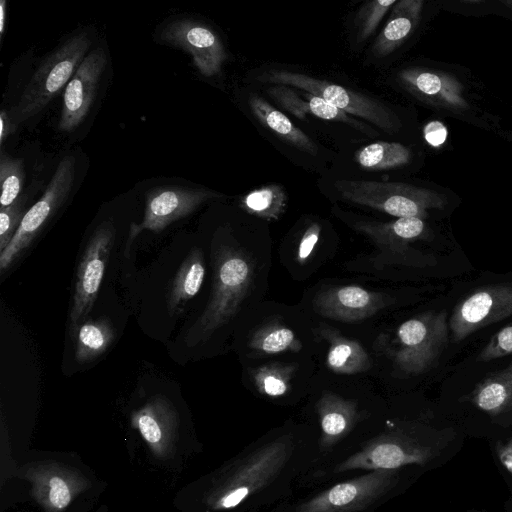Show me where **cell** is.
Returning a JSON list of instances; mask_svg holds the SVG:
<instances>
[{
    "label": "cell",
    "mask_w": 512,
    "mask_h": 512,
    "mask_svg": "<svg viewBox=\"0 0 512 512\" xmlns=\"http://www.w3.org/2000/svg\"><path fill=\"white\" fill-rule=\"evenodd\" d=\"M270 256V248L244 243L232 233L213 248L211 295L189 330L187 341L191 345L206 342L260 300L267 284Z\"/></svg>",
    "instance_id": "1"
},
{
    "label": "cell",
    "mask_w": 512,
    "mask_h": 512,
    "mask_svg": "<svg viewBox=\"0 0 512 512\" xmlns=\"http://www.w3.org/2000/svg\"><path fill=\"white\" fill-rule=\"evenodd\" d=\"M91 40L86 32L78 33L52 52L37 68L17 102L10 110L16 127L41 112L66 87L87 56Z\"/></svg>",
    "instance_id": "2"
},
{
    "label": "cell",
    "mask_w": 512,
    "mask_h": 512,
    "mask_svg": "<svg viewBox=\"0 0 512 512\" xmlns=\"http://www.w3.org/2000/svg\"><path fill=\"white\" fill-rule=\"evenodd\" d=\"M334 187L346 201L397 218L425 219L429 210L443 209L447 204L444 194L407 183L342 179L336 180Z\"/></svg>",
    "instance_id": "3"
},
{
    "label": "cell",
    "mask_w": 512,
    "mask_h": 512,
    "mask_svg": "<svg viewBox=\"0 0 512 512\" xmlns=\"http://www.w3.org/2000/svg\"><path fill=\"white\" fill-rule=\"evenodd\" d=\"M287 441L265 444L242 458L218 481L211 500L214 508L230 509L269 485L284 468L290 455Z\"/></svg>",
    "instance_id": "4"
},
{
    "label": "cell",
    "mask_w": 512,
    "mask_h": 512,
    "mask_svg": "<svg viewBox=\"0 0 512 512\" xmlns=\"http://www.w3.org/2000/svg\"><path fill=\"white\" fill-rule=\"evenodd\" d=\"M260 80L309 92L345 113L363 118L386 132H396L401 127L398 116L383 103L326 80L287 70L267 71Z\"/></svg>",
    "instance_id": "5"
},
{
    "label": "cell",
    "mask_w": 512,
    "mask_h": 512,
    "mask_svg": "<svg viewBox=\"0 0 512 512\" xmlns=\"http://www.w3.org/2000/svg\"><path fill=\"white\" fill-rule=\"evenodd\" d=\"M449 335L447 314L426 312L404 321L396 331V348L390 355L407 375L425 372L444 350Z\"/></svg>",
    "instance_id": "6"
},
{
    "label": "cell",
    "mask_w": 512,
    "mask_h": 512,
    "mask_svg": "<svg viewBox=\"0 0 512 512\" xmlns=\"http://www.w3.org/2000/svg\"><path fill=\"white\" fill-rule=\"evenodd\" d=\"M75 177V159L65 156L57 165L41 198L26 212L18 230L5 250L0 253L3 274L26 251L48 221L68 198Z\"/></svg>",
    "instance_id": "7"
},
{
    "label": "cell",
    "mask_w": 512,
    "mask_h": 512,
    "mask_svg": "<svg viewBox=\"0 0 512 512\" xmlns=\"http://www.w3.org/2000/svg\"><path fill=\"white\" fill-rule=\"evenodd\" d=\"M115 240V227L110 220L101 223L87 242L77 267L72 305L71 330L87 319L97 299Z\"/></svg>",
    "instance_id": "8"
},
{
    "label": "cell",
    "mask_w": 512,
    "mask_h": 512,
    "mask_svg": "<svg viewBox=\"0 0 512 512\" xmlns=\"http://www.w3.org/2000/svg\"><path fill=\"white\" fill-rule=\"evenodd\" d=\"M222 196L221 193L204 188L162 186L150 190L146 195L142 221L130 225L125 256H129L133 241L142 231L160 233L171 223L192 214L205 202Z\"/></svg>",
    "instance_id": "9"
},
{
    "label": "cell",
    "mask_w": 512,
    "mask_h": 512,
    "mask_svg": "<svg viewBox=\"0 0 512 512\" xmlns=\"http://www.w3.org/2000/svg\"><path fill=\"white\" fill-rule=\"evenodd\" d=\"M396 481L395 470H371L317 494L295 512H359L384 496Z\"/></svg>",
    "instance_id": "10"
},
{
    "label": "cell",
    "mask_w": 512,
    "mask_h": 512,
    "mask_svg": "<svg viewBox=\"0 0 512 512\" xmlns=\"http://www.w3.org/2000/svg\"><path fill=\"white\" fill-rule=\"evenodd\" d=\"M512 315V285H489L476 289L458 303L450 317L454 342H460L478 329Z\"/></svg>",
    "instance_id": "11"
},
{
    "label": "cell",
    "mask_w": 512,
    "mask_h": 512,
    "mask_svg": "<svg viewBox=\"0 0 512 512\" xmlns=\"http://www.w3.org/2000/svg\"><path fill=\"white\" fill-rule=\"evenodd\" d=\"M398 78L409 93L425 103L462 117L473 112L465 86L452 74L414 67L401 70Z\"/></svg>",
    "instance_id": "12"
},
{
    "label": "cell",
    "mask_w": 512,
    "mask_h": 512,
    "mask_svg": "<svg viewBox=\"0 0 512 512\" xmlns=\"http://www.w3.org/2000/svg\"><path fill=\"white\" fill-rule=\"evenodd\" d=\"M432 457L433 451L430 447L414 440L395 435H381L338 464L335 472L353 469L396 470L404 465H424Z\"/></svg>",
    "instance_id": "13"
},
{
    "label": "cell",
    "mask_w": 512,
    "mask_h": 512,
    "mask_svg": "<svg viewBox=\"0 0 512 512\" xmlns=\"http://www.w3.org/2000/svg\"><path fill=\"white\" fill-rule=\"evenodd\" d=\"M160 38L189 53L194 66L206 77L218 74L227 58L218 35L207 25L191 19L170 22L162 29Z\"/></svg>",
    "instance_id": "14"
},
{
    "label": "cell",
    "mask_w": 512,
    "mask_h": 512,
    "mask_svg": "<svg viewBox=\"0 0 512 512\" xmlns=\"http://www.w3.org/2000/svg\"><path fill=\"white\" fill-rule=\"evenodd\" d=\"M31 493L46 512L63 511L88 486L77 470L55 462L31 463L23 470Z\"/></svg>",
    "instance_id": "15"
},
{
    "label": "cell",
    "mask_w": 512,
    "mask_h": 512,
    "mask_svg": "<svg viewBox=\"0 0 512 512\" xmlns=\"http://www.w3.org/2000/svg\"><path fill=\"white\" fill-rule=\"evenodd\" d=\"M106 62L104 50L94 49L87 54L66 85L59 121L61 131L75 130L89 113Z\"/></svg>",
    "instance_id": "16"
},
{
    "label": "cell",
    "mask_w": 512,
    "mask_h": 512,
    "mask_svg": "<svg viewBox=\"0 0 512 512\" xmlns=\"http://www.w3.org/2000/svg\"><path fill=\"white\" fill-rule=\"evenodd\" d=\"M389 303L381 293L357 285H340L319 292L313 300V309L322 317L353 322L373 316Z\"/></svg>",
    "instance_id": "17"
},
{
    "label": "cell",
    "mask_w": 512,
    "mask_h": 512,
    "mask_svg": "<svg viewBox=\"0 0 512 512\" xmlns=\"http://www.w3.org/2000/svg\"><path fill=\"white\" fill-rule=\"evenodd\" d=\"M137 429L158 457L166 456L177 437L179 417L173 404L163 395L150 398L131 416Z\"/></svg>",
    "instance_id": "18"
},
{
    "label": "cell",
    "mask_w": 512,
    "mask_h": 512,
    "mask_svg": "<svg viewBox=\"0 0 512 512\" xmlns=\"http://www.w3.org/2000/svg\"><path fill=\"white\" fill-rule=\"evenodd\" d=\"M267 91L285 110L300 120H306V115L311 114L323 120L343 122L368 135L376 134L363 122L309 92H297L285 85L272 86Z\"/></svg>",
    "instance_id": "19"
},
{
    "label": "cell",
    "mask_w": 512,
    "mask_h": 512,
    "mask_svg": "<svg viewBox=\"0 0 512 512\" xmlns=\"http://www.w3.org/2000/svg\"><path fill=\"white\" fill-rule=\"evenodd\" d=\"M245 348L249 357H268L298 353L303 350L304 342L291 324L277 317L256 325L248 333Z\"/></svg>",
    "instance_id": "20"
},
{
    "label": "cell",
    "mask_w": 512,
    "mask_h": 512,
    "mask_svg": "<svg viewBox=\"0 0 512 512\" xmlns=\"http://www.w3.org/2000/svg\"><path fill=\"white\" fill-rule=\"evenodd\" d=\"M351 226L367 235L376 245L392 252H403L408 244L428 236L429 228L420 218H397L389 222L356 221Z\"/></svg>",
    "instance_id": "21"
},
{
    "label": "cell",
    "mask_w": 512,
    "mask_h": 512,
    "mask_svg": "<svg viewBox=\"0 0 512 512\" xmlns=\"http://www.w3.org/2000/svg\"><path fill=\"white\" fill-rule=\"evenodd\" d=\"M422 0H400L392 7L386 25L376 38L373 52L385 57L395 51L416 29L423 11Z\"/></svg>",
    "instance_id": "22"
},
{
    "label": "cell",
    "mask_w": 512,
    "mask_h": 512,
    "mask_svg": "<svg viewBox=\"0 0 512 512\" xmlns=\"http://www.w3.org/2000/svg\"><path fill=\"white\" fill-rule=\"evenodd\" d=\"M322 435L320 446L327 449L345 437L356 424L357 408L353 401L326 395L317 404Z\"/></svg>",
    "instance_id": "23"
},
{
    "label": "cell",
    "mask_w": 512,
    "mask_h": 512,
    "mask_svg": "<svg viewBox=\"0 0 512 512\" xmlns=\"http://www.w3.org/2000/svg\"><path fill=\"white\" fill-rule=\"evenodd\" d=\"M205 277V262L200 248H194L181 263L167 295L170 316L180 314L189 300L201 289Z\"/></svg>",
    "instance_id": "24"
},
{
    "label": "cell",
    "mask_w": 512,
    "mask_h": 512,
    "mask_svg": "<svg viewBox=\"0 0 512 512\" xmlns=\"http://www.w3.org/2000/svg\"><path fill=\"white\" fill-rule=\"evenodd\" d=\"M317 332L328 343L326 361L333 372L355 374L371 367L368 354L357 341L342 336L330 327L320 326Z\"/></svg>",
    "instance_id": "25"
},
{
    "label": "cell",
    "mask_w": 512,
    "mask_h": 512,
    "mask_svg": "<svg viewBox=\"0 0 512 512\" xmlns=\"http://www.w3.org/2000/svg\"><path fill=\"white\" fill-rule=\"evenodd\" d=\"M248 104L257 120L276 136L299 150L313 156L317 155L318 147L313 140L265 99L256 94H251Z\"/></svg>",
    "instance_id": "26"
},
{
    "label": "cell",
    "mask_w": 512,
    "mask_h": 512,
    "mask_svg": "<svg viewBox=\"0 0 512 512\" xmlns=\"http://www.w3.org/2000/svg\"><path fill=\"white\" fill-rule=\"evenodd\" d=\"M479 410L499 415L512 410V363L479 382L469 396Z\"/></svg>",
    "instance_id": "27"
},
{
    "label": "cell",
    "mask_w": 512,
    "mask_h": 512,
    "mask_svg": "<svg viewBox=\"0 0 512 512\" xmlns=\"http://www.w3.org/2000/svg\"><path fill=\"white\" fill-rule=\"evenodd\" d=\"M75 339V359L83 364L104 354L116 337V331L108 318L86 319L72 330Z\"/></svg>",
    "instance_id": "28"
},
{
    "label": "cell",
    "mask_w": 512,
    "mask_h": 512,
    "mask_svg": "<svg viewBox=\"0 0 512 512\" xmlns=\"http://www.w3.org/2000/svg\"><path fill=\"white\" fill-rule=\"evenodd\" d=\"M412 154L398 142L378 141L363 146L355 153V161L365 170L395 169L407 165Z\"/></svg>",
    "instance_id": "29"
},
{
    "label": "cell",
    "mask_w": 512,
    "mask_h": 512,
    "mask_svg": "<svg viewBox=\"0 0 512 512\" xmlns=\"http://www.w3.org/2000/svg\"><path fill=\"white\" fill-rule=\"evenodd\" d=\"M285 205L286 193L277 184L252 190L241 199V206L246 212L265 220L277 219Z\"/></svg>",
    "instance_id": "30"
},
{
    "label": "cell",
    "mask_w": 512,
    "mask_h": 512,
    "mask_svg": "<svg viewBox=\"0 0 512 512\" xmlns=\"http://www.w3.org/2000/svg\"><path fill=\"white\" fill-rule=\"evenodd\" d=\"M293 365L269 363L258 367L253 372V384L263 395L279 397L285 395L290 389Z\"/></svg>",
    "instance_id": "31"
},
{
    "label": "cell",
    "mask_w": 512,
    "mask_h": 512,
    "mask_svg": "<svg viewBox=\"0 0 512 512\" xmlns=\"http://www.w3.org/2000/svg\"><path fill=\"white\" fill-rule=\"evenodd\" d=\"M25 180L24 163L4 151L0 155L1 207L11 205L20 195Z\"/></svg>",
    "instance_id": "32"
},
{
    "label": "cell",
    "mask_w": 512,
    "mask_h": 512,
    "mask_svg": "<svg viewBox=\"0 0 512 512\" xmlns=\"http://www.w3.org/2000/svg\"><path fill=\"white\" fill-rule=\"evenodd\" d=\"M27 196L21 194L11 205L0 209V253L9 245L26 212Z\"/></svg>",
    "instance_id": "33"
},
{
    "label": "cell",
    "mask_w": 512,
    "mask_h": 512,
    "mask_svg": "<svg viewBox=\"0 0 512 512\" xmlns=\"http://www.w3.org/2000/svg\"><path fill=\"white\" fill-rule=\"evenodd\" d=\"M396 2V0L370 1L361 8L357 17V39L359 42L373 34L385 14Z\"/></svg>",
    "instance_id": "34"
},
{
    "label": "cell",
    "mask_w": 512,
    "mask_h": 512,
    "mask_svg": "<svg viewBox=\"0 0 512 512\" xmlns=\"http://www.w3.org/2000/svg\"><path fill=\"white\" fill-rule=\"evenodd\" d=\"M512 354V324L496 332L477 357V361L487 362Z\"/></svg>",
    "instance_id": "35"
},
{
    "label": "cell",
    "mask_w": 512,
    "mask_h": 512,
    "mask_svg": "<svg viewBox=\"0 0 512 512\" xmlns=\"http://www.w3.org/2000/svg\"><path fill=\"white\" fill-rule=\"evenodd\" d=\"M321 233V226L318 223H312L301 236L297 251L296 260L304 264L312 255Z\"/></svg>",
    "instance_id": "36"
},
{
    "label": "cell",
    "mask_w": 512,
    "mask_h": 512,
    "mask_svg": "<svg viewBox=\"0 0 512 512\" xmlns=\"http://www.w3.org/2000/svg\"><path fill=\"white\" fill-rule=\"evenodd\" d=\"M447 131L445 127L437 121L428 123L424 128V137L432 146H439L446 139Z\"/></svg>",
    "instance_id": "37"
},
{
    "label": "cell",
    "mask_w": 512,
    "mask_h": 512,
    "mask_svg": "<svg viewBox=\"0 0 512 512\" xmlns=\"http://www.w3.org/2000/svg\"><path fill=\"white\" fill-rule=\"evenodd\" d=\"M497 457L502 466L512 474V439L497 447Z\"/></svg>",
    "instance_id": "38"
},
{
    "label": "cell",
    "mask_w": 512,
    "mask_h": 512,
    "mask_svg": "<svg viewBox=\"0 0 512 512\" xmlns=\"http://www.w3.org/2000/svg\"><path fill=\"white\" fill-rule=\"evenodd\" d=\"M14 131L15 128L11 122L9 113L2 110L0 114V142L3 143L5 138Z\"/></svg>",
    "instance_id": "39"
},
{
    "label": "cell",
    "mask_w": 512,
    "mask_h": 512,
    "mask_svg": "<svg viewBox=\"0 0 512 512\" xmlns=\"http://www.w3.org/2000/svg\"><path fill=\"white\" fill-rule=\"evenodd\" d=\"M6 1L0 2V36L2 37L5 30Z\"/></svg>",
    "instance_id": "40"
},
{
    "label": "cell",
    "mask_w": 512,
    "mask_h": 512,
    "mask_svg": "<svg viewBox=\"0 0 512 512\" xmlns=\"http://www.w3.org/2000/svg\"><path fill=\"white\" fill-rule=\"evenodd\" d=\"M503 4H505L512 11V0L503 1Z\"/></svg>",
    "instance_id": "41"
}]
</instances>
